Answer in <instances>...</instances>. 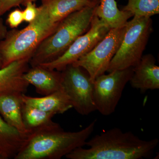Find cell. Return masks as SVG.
I'll use <instances>...</instances> for the list:
<instances>
[{"label": "cell", "instance_id": "cell-9", "mask_svg": "<svg viewBox=\"0 0 159 159\" xmlns=\"http://www.w3.org/2000/svg\"><path fill=\"white\" fill-rule=\"evenodd\" d=\"M111 29L103 20L94 15L89 30L77 38L61 55L52 61L38 66L49 70H63L67 66L90 51Z\"/></svg>", "mask_w": 159, "mask_h": 159}, {"label": "cell", "instance_id": "cell-22", "mask_svg": "<svg viewBox=\"0 0 159 159\" xmlns=\"http://www.w3.org/2000/svg\"><path fill=\"white\" fill-rule=\"evenodd\" d=\"M23 0H2L0 2V17L15 6L21 4Z\"/></svg>", "mask_w": 159, "mask_h": 159}, {"label": "cell", "instance_id": "cell-3", "mask_svg": "<svg viewBox=\"0 0 159 159\" xmlns=\"http://www.w3.org/2000/svg\"><path fill=\"white\" fill-rule=\"evenodd\" d=\"M97 6H86L62 20L54 32L44 39L34 51L29 61L31 66L56 59L77 38L85 33L90 27Z\"/></svg>", "mask_w": 159, "mask_h": 159}, {"label": "cell", "instance_id": "cell-25", "mask_svg": "<svg viewBox=\"0 0 159 159\" xmlns=\"http://www.w3.org/2000/svg\"><path fill=\"white\" fill-rule=\"evenodd\" d=\"M2 68V60H1V55H0V69Z\"/></svg>", "mask_w": 159, "mask_h": 159}, {"label": "cell", "instance_id": "cell-12", "mask_svg": "<svg viewBox=\"0 0 159 159\" xmlns=\"http://www.w3.org/2000/svg\"><path fill=\"white\" fill-rule=\"evenodd\" d=\"M30 60L16 61L0 69V94L25 93L29 84L23 76L28 70Z\"/></svg>", "mask_w": 159, "mask_h": 159}, {"label": "cell", "instance_id": "cell-26", "mask_svg": "<svg viewBox=\"0 0 159 159\" xmlns=\"http://www.w3.org/2000/svg\"><path fill=\"white\" fill-rule=\"evenodd\" d=\"M2 1V0H0V2H1V1Z\"/></svg>", "mask_w": 159, "mask_h": 159}, {"label": "cell", "instance_id": "cell-4", "mask_svg": "<svg viewBox=\"0 0 159 159\" xmlns=\"http://www.w3.org/2000/svg\"><path fill=\"white\" fill-rule=\"evenodd\" d=\"M37 17L22 30L11 31L0 41L2 68L13 61L30 58L44 39L54 32L59 23L52 21L45 8L38 7Z\"/></svg>", "mask_w": 159, "mask_h": 159}, {"label": "cell", "instance_id": "cell-17", "mask_svg": "<svg viewBox=\"0 0 159 159\" xmlns=\"http://www.w3.org/2000/svg\"><path fill=\"white\" fill-rule=\"evenodd\" d=\"M94 15L103 20L111 29L123 27L133 16L128 11L119 10L116 0H99Z\"/></svg>", "mask_w": 159, "mask_h": 159}, {"label": "cell", "instance_id": "cell-21", "mask_svg": "<svg viewBox=\"0 0 159 159\" xmlns=\"http://www.w3.org/2000/svg\"><path fill=\"white\" fill-rule=\"evenodd\" d=\"M23 21V11L18 9L10 12L7 19V22L11 28H16Z\"/></svg>", "mask_w": 159, "mask_h": 159}, {"label": "cell", "instance_id": "cell-1", "mask_svg": "<svg viewBox=\"0 0 159 159\" xmlns=\"http://www.w3.org/2000/svg\"><path fill=\"white\" fill-rule=\"evenodd\" d=\"M158 139L143 140L130 131L115 127L87 141L88 148L79 147L66 156L69 159H142L153 156Z\"/></svg>", "mask_w": 159, "mask_h": 159}, {"label": "cell", "instance_id": "cell-11", "mask_svg": "<svg viewBox=\"0 0 159 159\" xmlns=\"http://www.w3.org/2000/svg\"><path fill=\"white\" fill-rule=\"evenodd\" d=\"M23 77L29 84L34 86L38 93L43 96L62 88L61 72L40 66L32 67L26 71Z\"/></svg>", "mask_w": 159, "mask_h": 159}, {"label": "cell", "instance_id": "cell-19", "mask_svg": "<svg viewBox=\"0 0 159 159\" xmlns=\"http://www.w3.org/2000/svg\"><path fill=\"white\" fill-rule=\"evenodd\" d=\"M122 10L130 12L133 16L151 17L159 13V0H128Z\"/></svg>", "mask_w": 159, "mask_h": 159}, {"label": "cell", "instance_id": "cell-7", "mask_svg": "<svg viewBox=\"0 0 159 159\" xmlns=\"http://www.w3.org/2000/svg\"><path fill=\"white\" fill-rule=\"evenodd\" d=\"M133 67L115 70L94 80V102L100 114L108 116L115 112L123 90L133 74Z\"/></svg>", "mask_w": 159, "mask_h": 159}, {"label": "cell", "instance_id": "cell-13", "mask_svg": "<svg viewBox=\"0 0 159 159\" xmlns=\"http://www.w3.org/2000/svg\"><path fill=\"white\" fill-rule=\"evenodd\" d=\"M20 93L0 94V115L7 123L22 133L30 132L23 122L22 107L23 101Z\"/></svg>", "mask_w": 159, "mask_h": 159}, {"label": "cell", "instance_id": "cell-2", "mask_svg": "<svg viewBox=\"0 0 159 159\" xmlns=\"http://www.w3.org/2000/svg\"><path fill=\"white\" fill-rule=\"evenodd\" d=\"M97 120L76 132L64 131L58 123H50L31 130L14 159H60L85 146L93 132Z\"/></svg>", "mask_w": 159, "mask_h": 159}, {"label": "cell", "instance_id": "cell-15", "mask_svg": "<svg viewBox=\"0 0 159 159\" xmlns=\"http://www.w3.org/2000/svg\"><path fill=\"white\" fill-rule=\"evenodd\" d=\"M28 135L9 125L0 115V158L14 159Z\"/></svg>", "mask_w": 159, "mask_h": 159}, {"label": "cell", "instance_id": "cell-5", "mask_svg": "<svg viewBox=\"0 0 159 159\" xmlns=\"http://www.w3.org/2000/svg\"><path fill=\"white\" fill-rule=\"evenodd\" d=\"M152 31L151 17H137L127 21L119 49L111 61L107 72L124 70L136 65L143 56Z\"/></svg>", "mask_w": 159, "mask_h": 159}, {"label": "cell", "instance_id": "cell-20", "mask_svg": "<svg viewBox=\"0 0 159 159\" xmlns=\"http://www.w3.org/2000/svg\"><path fill=\"white\" fill-rule=\"evenodd\" d=\"M25 9L23 11L24 21L28 23H31L35 19L38 12V8L35 6L33 2L26 3Z\"/></svg>", "mask_w": 159, "mask_h": 159}, {"label": "cell", "instance_id": "cell-6", "mask_svg": "<svg viewBox=\"0 0 159 159\" xmlns=\"http://www.w3.org/2000/svg\"><path fill=\"white\" fill-rule=\"evenodd\" d=\"M62 88L74 108L81 116L97 111L93 100L94 82L80 67L69 65L61 71Z\"/></svg>", "mask_w": 159, "mask_h": 159}, {"label": "cell", "instance_id": "cell-8", "mask_svg": "<svg viewBox=\"0 0 159 159\" xmlns=\"http://www.w3.org/2000/svg\"><path fill=\"white\" fill-rule=\"evenodd\" d=\"M125 25L111 29L93 48L72 64L84 69L94 82L97 77L107 72L111 61L122 42Z\"/></svg>", "mask_w": 159, "mask_h": 159}, {"label": "cell", "instance_id": "cell-24", "mask_svg": "<svg viewBox=\"0 0 159 159\" xmlns=\"http://www.w3.org/2000/svg\"><path fill=\"white\" fill-rule=\"evenodd\" d=\"M36 0H23L21 4L23 5H25L26 3L29 2H34Z\"/></svg>", "mask_w": 159, "mask_h": 159}, {"label": "cell", "instance_id": "cell-27", "mask_svg": "<svg viewBox=\"0 0 159 159\" xmlns=\"http://www.w3.org/2000/svg\"><path fill=\"white\" fill-rule=\"evenodd\" d=\"M90 1H93V0H90Z\"/></svg>", "mask_w": 159, "mask_h": 159}, {"label": "cell", "instance_id": "cell-18", "mask_svg": "<svg viewBox=\"0 0 159 159\" xmlns=\"http://www.w3.org/2000/svg\"><path fill=\"white\" fill-rule=\"evenodd\" d=\"M22 114L25 126L30 132L50 123L55 116V114L44 111L23 102Z\"/></svg>", "mask_w": 159, "mask_h": 159}, {"label": "cell", "instance_id": "cell-16", "mask_svg": "<svg viewBox=\"0 0 159 159\" xmlns=\"http://www.w3.org/2000/svg\"><path fill=\"white\" fill-rule=\"evenodd\" d=\"M99 0H42L52 22L58 23L71 13L88 6H97Z\"/></svg>", "mask_w": 159, "mask_h": 159}, {"label": "cell", "instance_id": "cell-10", "mask_svg": "<svg viewBox=\"0 0 159 159\" xmlns=\"http://www.w3.org/2000/svg\"><path fill=\"white\" fill-rule=\"evenodd\" d=\"M155 58L149 54L143 55L133 67L131 85L142 93L159 89V67L156 64Z\"/></svg>", "mask_w": 159, "mask_h": 159}, {"label": "cell", "instance_id": "cell-23", "mask_svg": "<svg viewBox=\"0 0 159 159\" xmlns=\"http://www.w3.org/2000/svg\"><path fill=\"white\" fill-rule=\"evenodd\" d=\"M7 34L6 28L0 20V38H5Z\"/></svg>", "mask_w": 159, "mask_h": 159}, {"label": "cell", "instance_id": "cell-14", "mask_svg": "<svg viewBox=\"0 0 159 159\" xmlns=\"http://www.w3.org/2000/svg\"><path fill=\"white\" fill-rule=\"evenodd\" d=\"M22 99L26 104L55 115L64 113L73 108L70 99L62 88L42 97H29L23 93Z\"/></svg>", "mask_w": 159, "mask_h": 159}]
</instances>
